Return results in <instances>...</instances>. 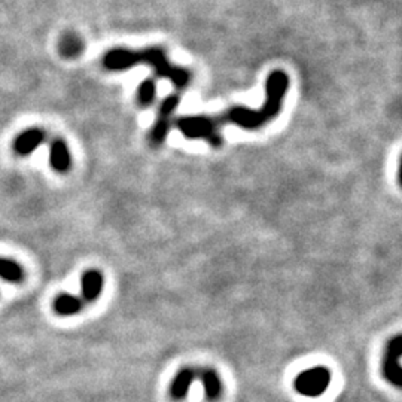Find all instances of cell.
Masks as SVG:
<instances>
[{"instance_id":"7","label":"cell","mask_w":402,"mask_h":402,"mask_svg":"<svg viewBox=\"0 0 402 402\" xmlns=\"http://www.w3.org/2000/svg\"><path fill=\"white\" fill-rule=\"evenodd\" d=\"M140 65L139 51L128 48L109 49L103 57V66L110 72H126Z\"/></svg>"},{"instance_id":"5","label":"cell","mask_w":402,"mask_h":402,"mask_svg":"<svg viewBox=\"0 0 402 402\" xmlns=\"http://www.w3.org/2000/svg\"><path fill=\"white\" fill-rule=\"evenodd\" d=\"M331 371L325 367L308 368L295 378V390L307 398H317L324 395L331 385Z\"/></svg>"},{"instance_id":"16","label":"cell","mask_w":402,"mask_h":402,"mask_svg":"<svg viewBox=\"0 0 402 402\" xmlns=\"http://www.w3.org/2000/svg\"><path fill=\"white\" fill-rule=\"evenodd\" d=\"M156 97H157V84H156V81L148 78L143 81L137 88V94H136L137 105L142 108H148L152 105Z\"/></svg>"},{"instance_id":"15","label":"cell","mask_w":402,"mask_h":402,"mask_svg":"<svg viewBox=\"0 0 402 402\" xmlns=\"http://www.w3.org/2000/svg\"><path fill=\"white\" fill-rule=\"evenodd\" d=\"M58 49H60V54L63 57L76 58L81 56L82 49H84V42H82V39L76 33L69 32L61 37Z\"/></svg>"},{"instance_id":"12","label":"cell","mask_w":402,"mask_h":402,"mask_svg":"<svg viewBox=\"0 0 402 402\" xmlns=\"http://www.w3.org/2000/svg\"><path fill=\"white\" fill-rule=\"evenodd\" d=\"M199 381L208 401H218L224 394V383L213 368H199Z\"/></svg>"},{"instance_id":"13","label":"cell","mask_w":402,"mask_h":402,"mask_svg":"<svg viewBox=\"0 0 402 402\" xmlns=\"http://www.w3.org/2000/svg\"><path fill=\"white\" fill-rule=\"evenodd\" d=\"M84 305L85 303L81 296L72 295V294H60L56 296V300L53 303L54 312L58 316H63V317H70V316L81 313L82 310H84Z\"/></svg>"},{"instance_id":"14","label":"cell","mask_w":402,"mask_h":402,"mask_svg":"<svg viewBox=\"0 0 402 402\" xmlns=\"http://www.w3.org/2000/svg\"><path fill=\"white\" fill-rule=\"evenodd\" d=\"M24 277L26 273L22 265L9 258L0 256V279L8 283H22Z\"/></svg>"},{"instance_id":"2","label":"cell","mask_w":402,"mask_h":402,"mask_svg":"<svg viewBox=\"0 0 402 402\" xmlns=\"http://www.w3.org/2000/svg\"><path fill=\"white\" fill-rule=\"evenodd\" d=\"M140 65H146L158 78H166L178 90H185L192 79L191 72L185 67L174 66L169 61L166 51L158 47H151L139 51Z\"/></svg>"},{"instance_id":"11","label":"cell","mask_w":402,"mask_h":402,"mask_svg":"<svg viewBox=\"0 0 402 402\" xmlns=\"http://www.w3.org/2000/svg\"><path fill=\"white\" fill-rule=\"evenodd\" d=\"M49 166L57 173H67L72 167V153L63 139H56L49 146Z\"/></svg>"},{"instance_id":"1","label":"cell","mask_w":402,"mask_h":402,"mask_svg":"<svg viewBox=\"0 0 402 402\" xmlns=\"http://www.w3.org/2000/svg\"><path fill=\"white\" fill-rule=\"evenodd\" d=\"M287 88H290V76L283 70H274L265 81V100L260 109L233 106L215 117V119L219 127L222 124H234L243 130H260L279 115Z\"/></svg>"},{"instance_id":"8","label":"cell","mask_w":402,"mask_h":402,"mask_svg":"<svg viewBox=\"0 0 402 402\" xmlns=\"http://www.w3.org/2000/svg\"><path fill=\"white\" fill-rule=\"evenodd\" d=\"M47 139V133L42 128H28L19 133L12 143V149L19 157H28L42 145Z\"/></svg>"},{"instance_id":"3","label":"cell","mask_w":402,"mask_h":402,"mask_svg":"<svg viewBox=\"0 0 402 402\" xmlns=\"http://www.w3.org/2000/svg\"><path fill=\"white\" fill-rule=\"evenodd\" d=\"M178 130L190 140H206L213 148L222 146V134L219 124L215 117L208 115H190L181 117L176 121Z\"/></svg>"},{"instance_id":"6","label":"cell","mask_w":402,"mask_h":402,"mask_svg":"<svg viewBox=\"0 0 402 402\" xmlns=\"http://www.w3.org/2000/svg\"><path fill=\"white\" fill-rule=\"evenodd\" d=\"M402 334L392 337L383 353V360H381V371L383 377L389 381L392 386L402 389Z\"/></svg>"},{"instance_id":"9","label":"cell","mask_w":402,"mask_h":402,"mask_svg":"<svg viewBox=\"0 0 402 402\" xmlns=\"http://www.w3.org/2000/svg\"><path fill=\"white\" fill-rule=\"evenodd\" d=\"M194 381H199V368L197 367H185L179 369L176 376L171 380L169 394L174 401H182L188 396L190 389Z\"/></svg>"},{"instance_id":"17","label":"cell","mask_w":402,"mask_h":402,"mask_svg":"<svg viewBox=\"0 0 402 402\" xmlns=\"http://www.w3.org/2000/svg\"><path fill=\"white\" fill-rule=\"evenodd\" d=\"M398 182L401 185V188H402V157L399 160V169H398Z\"/></svg>"},{"instance_id":"10","label":"cell","mask_w":402,"mask_h":402,"mask_svg":"<svg viewBox=\"0 0 402 402\" xmlns=\"http://www.w3.org/2000/svg\"><path fill=\"white\" fill-rule=\"evenodd\" d=\"M105 287V276L99 270H88L81 277V298L84 303H94Z\"/></svg>"},{"instance_id":"4","label":"cell","mask_w":402,"mask_h":402,"mask_svg":"<svg viewBox=\"0 0 402 402\" xmlns=\"http://www.w3.org/2000/svg\"><path fill=\"white\" fill-rule=\"evenodd\" d=\"M179 103L181 97L178 94H171L160 103L156 122H153V126L148 134V140L152 146H161L162 143L166 142L169 131L173 126V117L179 108Z\"/></svg>"}]
</instances>
